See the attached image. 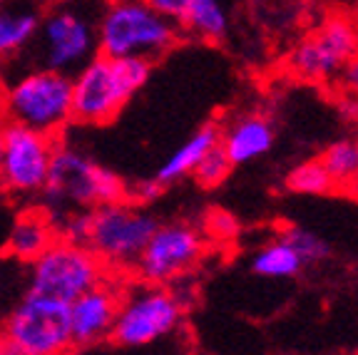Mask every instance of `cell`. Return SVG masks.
<instances>
[{"label":"cell","mask_w":358,"mask_h":355,"mask_svg":"<svg viewBox=\"0 0 358 355\" xmlns=\"http://www.w3.org/2000/svg\"><path fill=\"white\" fill-rule=\"evenodd\" d=\"M105 0H55L40 13L25 65L45 67L73 78L97 55V22Z\"/></svg>","instance_id":"6da1fadb"},{"label":"cell","mask_w":358,"mask_h":355,"mask_svg":"<svg viewBox=\"0 0 358 355\" xmlns=\"http://www.w3.org/2000/svg\"><path fill=\"white\" fill-rule=\"evenodd\" d=\"M43 209L55 222L62 214L97 209L102 204L129 199V187L120 174L97 164L70 142L55 139L50 172L43 187Z\"/></svg>","instance_id":"7a4b0ae2"},{"label":"cell","mask_w":358,"mask_h":355,"mask_svg":"<svg viewBox=\"0 0 358 355\" xmlns=\"http://www.w3.org/2000/svg\"><path fill=\"white\" fill-rule=\"evenodd\" d=\"M0 115L6 122L60 137L73 122V82L70 75L25 65L20 73L3 78Z\"/></svg>","instance_id":"3957f363"},{"label":"cell","mask_w":358,"mask_h":355,"mask_svg":"<svg viewBox=\"0 0 358 355\" xmlns=\"http://www.w3.org/2000/svg\"><path fill=\"white\" fill-rule=\"evenodd\" d=\"M177 22L145 0H105L97 22V55L157 62L179 43Z\"/></svg>","instance_id":"277c9868"},{"label":"cell","mask_w":358,"mask_h":355,"mask_svg":"<svg viewBox=\"0 0 358 355\" xmlns=\"http://www.w3.org/2000/svg\"><path fill=\"white\" fill-rule=\"evenodd\" d=\"M152 62L134 57L95 55L70 78L73 82V122L107 124L127 107L147 85Z\"/></svg>","instance_id":"5b68a950"},{"label":"cell","mask_w":358,"mask_h":355,"mask_svg":"<svg viewBox=\"0 0 358 355\" xmlns=\"http://www.w3.org/2000/svg\"><path fill=\"white\" fill-rule=\"evenodd\" d=\"M157 219L140 204L124 199L90 209L85 246L100 259L110 273L134 268L142 249L157 229Z\"/></svg>","instance_id":"8992f818"},{"label":"cell","mask_w":358,"mask_h":355,"mask_svg":"<svg viewBox=\"0 0 358 355\" xmlns=\"http://www.w3.org/2000/svg\"><path fill=\"white\" fill-rule=\"evenodd\" d=\"M185 298L172 286L140 283L122 294L110 338L124 348H145L172 335L185 321Z\"/></svg>","instance_id":"52a82bcc"},{"label":"cell","mask_w":358,"mask_h":355,"mask_svg":"<svg viewBox=\"0 0 358 355\" xmlns=\"http://www.w3.org/2000/svg\"><path fill=\"white\" fill-rule=\"evenodd\" d=\"M107 276V266L87 246L55 239L35 261H30L28 291L50 296L62 303H73Z\"/></svg>","instance_id":"ba28073f"},{"label":"cell","mask_w":358,"mask_h":355,"mask_svg":"<svg viewBox=\"0 0 358 355\" xmlns=\"http://www.w3.org/2000/svg\"><path fill=\"white\" fill-rule=\"evenodd\" d=\"M3 333L33 355H70V303L28 291L6 318Z\"/></svg>","instance_id":"9c48e42d"},{"label":"cell","mask_w":358,"mask_h":355,"mask_svg":"<svg viewBox=\"0 0 358 355\" xmlns=\"http://www.w3.org/2000/svg\"><path fill=\"white\" fill-rule=\"evenodd\" d=\"M201 254L204 236L196 226L187 222L157 224L132 271L137 273L140 283L174 286L201 261Z\"/></svg>","instance_id":"30bf717a"},{"label":"cell","mask_w":358,"mask_h":355,"mask_svg":"<svg viewBox=\"0 0 358 355\" xmlns=\"http://www.w3.org/2000/svg\"><path fill=\"white\" fill-rule=\"evenodd\" d=\"M55 137L6 122L0 152V187L15 196L40 194L50 172Z\"/></svg>","instance_id":"8fae6325"},{"label":"cell","mask_w":358,"mask_h":355,"mask_svg":"<svg viewBox=\"0 0 358 355\" xmlns=\"http://www.w3.org/2000/svg\"><path fill=\"white\" fill-rule=\"evenodd\" d=\"M358 55V33L351 22L343 17H331L321 25L311 38H306L296 50L291 52V67L311 82H326V80L341 75L348 60Z\"/></svg>","instance_id":"7c38bea8"},{"label":"cell","mask_w":358,"mask_h":355,"mask_svg":"<svg viewBox=\"0 0 358 355\" xmlns=\"http://www.w3.org/2000/svg\"><path fill=\"white\" fill-rule=\"evenodd\" d=\"M117 278V273H110L105 281L85 291L80 298L70 303V333H73L75 348L110 338L112 323L124 294Z\"/></svg>","instance_id":"4fadbf2b"},{"label":"cell","mask_w":358,"mask_h":355,"mask_svg":"<svg viewBox=\"0 0 358 355\" xmlns=\"http://www.w3.org/2000/svg\"><path fill=\"white\" fill-rule=\"evenodd\" d=\"M276 142L274 124L262 115H244L222 132L219 147L224 150L231 167L249 164L259 157L268 154Z\"/></svg>","instance_id":"5bb4252c"},{"label":"cell","mask_w":358,"mask_h":355,"mask_svg":"<svg viewBox=\"0 0 358 355\" xmlns=\"http://www.w3.org/2000/svg\"><path fill=\"white\" fill-rule=\"evenodd\" d=\"M40 8L28 0H0V65L28 52L40 25Z\"/></svg>","instance_id":"9a60e30c"},{"label":"cell","mask_w":358,"mask_h":355,"mask_svg":"<svg viewBox=\"0 0 358 355\" xmlns=\"http://www.w3.org/2000/svg\"><path fill=\"white\" fill-rule=\"evenodd\" d=\"M55 239H57V229L50 214H48L43 206L25 209V211H20L17 219L13 222V229L6 241V254L17 259V261L30 263Z\"/></svg>","instance_id":"2e32d148"},{"label":"cell","mask_w":358,"mask_h":355,"mask_svg":"<svg viewBox=\"0 0 358 355\" xmlns=\"http://www.w3.org/2000/svg\"><path fill=\"white\" fill-rule=\"evenodd\" d=\"M219 139H222V129L217 124H204L199 127L189 139H187L185 145H179L167 159L162 161V167L157 169L155 179L162 187H169V184L179 182V179H185L187 174H192L196 169L204 154L209 150L219 145Z\"/></svg>","instance_id":"e0dca14e"},{"label":"cell","mask_w":358,"mask_h":355,"mask_svg":"<svg viewBox=\"0 0 358 355\" xmlns=\"http://www.w3.org/2000/svg\"><path fill=\"white\" fill-rule=\"evenodd\" d=\"M179 28L201 40H222L229 30V17L219 0H189Z\"/></svg>","instance_id":"ac0fdd59"},{"label":"cell","mask_w":358,"mask_h":355,"mask_svg":"<svg viewBox=\"0 0 358 355\" xmlns=\"http://www.w3.org/2000/svg\"><path fill=\"white\" fill-rule=\"evenodd\" d=\"M301 259L284 239L262 246L252 256V271L262 278H294L301 273Z\"/></svg>","instance_id":"d6986e66"},{"label":"cell","mask_w":358,"mask_h":355,"mask_svg":"<svg viewBox=\"0 0 358 355\" xmlns=\"http://www.w3.org/2000/svg\"><path fill=\"white\" fill-rule=\"evenodd\" d=\"M321 164L334 179V184H348L358 179V142L356 139H341L334 142L321 157Z\"/></svg>","instance_id":"ffe728a7"},{"label":"cell","mask_w":358,"mask_h":355,"mask_svg":"<svg viewBox=\"0 0 358 355\" xmlns=\"http://www.w3.org/2000/svg\"><path fill=\"white\" fill-rule=\"evenodd\" d=\"M286 187L296 194H329L336 184L324 169V164L319 159H311L296 164L286 174Z\"/></svg>","instance_id":"44dd1931"},{"label":"cell","mask_w":358,"mask_h":355,"mask_svg":"<svg viewBox=\"0 0 358 355\" xmlns=\"http://www.w3.org/2000/svg\"><path fill=\"white\" fill-rule=\"evenodd\" d=\"M281 239L296 251V256L301 259L303 266L321 263L331 256V246L326 244V239H321L319 233L308 231V229H303V226H289L281 233Z\"/></svg>","instance_id":"7402d4cb"},{"label":"cell","mask_w":358,"mask_h":355,"mask_svg":"<svg viewBox=\"0 0 358 355\" xmlns=\"http://www.w3.org/2000/svg\"><path fill=\"white\" fill-rule=\"evenodd\" d=\"M231 172V161L227 159L222 147H214L204 154V159L196 164V169L192 172V177L196 179V184L204 189H212V187H219L224 179L229 177Z\"/></svg>","instance_id":"603a6c76"},{"label":"cell","mask_w":358,"mask_h":355,"mask_svg":"<svg viewBox=\"0 0 358 355\" xmlns=\"http://www.w3.org/2000/svg\"><path fill=\"white\" fill-rule=\"evenodd\" d=\"M164 191V187L159 182H157L155 177L152 179H145V182H140L137 187L129 191V201H134V204H147V201H155L159 199Z\"/></svg>","instance_id":"cb8c5ba5"},{"label":"cell","mask_w":358,"mask_h":355,"mask_svg":"<svg viewBox=\"0 0 358 355\" xmlns=\"http://www.w3.org/2000/svg\"><path fill=\"white\" fill-rule=\"evenodd\" d=\"M147 6H152L157 13H162L164 17H169L172 22H182V17H185V10H187V3L189 0H145ZM182 30V28H179Z\"/></svg>","instance_id":"d4e9b609"},{"label":"cell","mask_w":358,"mask_h":355,"mask_svg":"<svg viewBox=\"0 0 358 355\" xmlns=\"http://www.w3.org/2000/svg\"><path fill=\"white\" fill-rule=\"evenodd\" d=\"M341 80L348 92H351L353 97H358V55L353 57V60H348V65L341 70Z\"/></svg>","instance_id":"484cf974"},{"label":"cell","mask_w":358,"mask_h":355,"mask_svg":"<svg viewBox=\"0 0 358 355\" xmlns=\"http://www.w3.org/2000/svg\"><path fill=\"white\" fill-rule=\"evenodd\" d=\"M0 355H33V353H28L25 348H20L15 340L8 338V335L0 331Z\"/></svg>","instance_id":"4316f807"},{"label":"cell","mask_w":358,"mask_h":355,"mask_svg":"<svg viewBox=\"0 0 358 355\" xmlns=\"http://www.w3.org/2000/svg\"><path fill=\"white\" fill-rule=\"evenodd\" d=\"M341 115L346 122H358V97H346V100L341 102Z\"/></svg>","instance_id":"83f0119b"},{"label":"cell","mask_w":358,"mask_h":355,"mask_svg":"<svg viewBox=\"0 0 358 355\" xmlns=\"http://www.w3.org/2000/svg\"><path fill=\"white\" fill-rule=\"evenodd\" d=\"M28 3H33V6H38L40 10H43L45 6H50V3H55V0H28Z\"/></svg>","instance_id":"f1b7e54d"},{"label":"cell","mask_w":358,"mask_h":355,"mask_svg":"<svg viewBox=\"0 0 358 355\" xmlns=\"http://www.w3.org/2000/svg\"><path fill=\"white\" fill-rule=\"evenodd\" d=\"M3 134H6V119L0 115V152H3Z\"/></svg>","instance_id":"f546056e"},{"label":"cell","mask_w":358,"mask_h":355,"mask_svg":"<svg viewBox=\"0 0 358 355\" xmlns=\"http://www.w3.org/2000/svg\"><path fill=\"white\" fill-rule=\"evenodd\" d=\"M3 85L6 82H3V75H0V102H3Z\"/></svg>","instance_id":"4dcf8cb0"}]
</instances>
